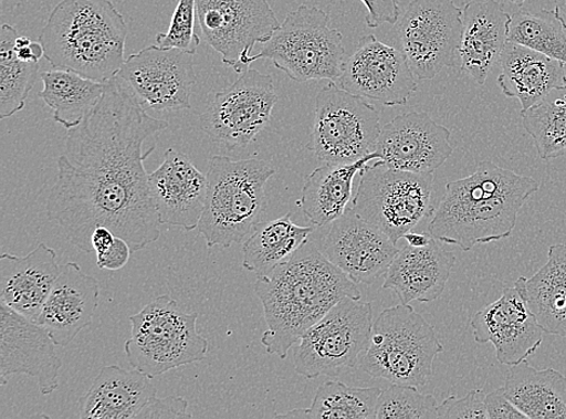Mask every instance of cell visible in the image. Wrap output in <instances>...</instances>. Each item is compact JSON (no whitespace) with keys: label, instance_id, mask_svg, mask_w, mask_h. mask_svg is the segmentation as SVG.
<instances>
[{"label":"cell","instance_id":"1","mask_svg":"<svg viewBox=\"0 0 566 419\" xmlns=\"http://www.w3.org/2000/svg\"><path fill=\"white\" fill-rule=\"evenodd\" d=\"M155 119L118 75L105 85L97 107L69 129L59 157L57 179L48 200V218L56 222L70 243L94 252L91 235L97 227L127 241L132 253L161 235L144 161L146 142L168 128Z\"/></svg>","mask_w":566,"mask_h":419},{"label":"cell","instance_id":"2","mask_svg":"<svg viewBox=\"0 0 566 419\" xmlns=\"http://www.w3.org/2000/svg\"><path fill=\"white\" fill-rule=\"evenodd\" d=\"M254 291L268 323L261 344L269 355L283 360L300 338L340 300H361L357 284L310 241L269 276L258 277Z\"/></svg>","mask_w":566,"mask_h":419},{"label":"cell","instance_id":"3","mask_svg":"<svg viewBox=\"0 0 566 419\" xmlns=\"http://www.w3.org/2000/svg\"><path fill=\"white\" fill-rule=\"evenodd\" d=\"M538 188L531 177L482 161L475 174L446 186L428 231L432 239L463 252L505 240L515 230L522 207Z\"/></svg>","mask_w":566,"mask_h":419},{"label":"cell","instance_id":"4","mask_svg":"<svg viewBox=\"0 0 566 419\" xmlns=\"http://www.w3.org/2000/svg\"><path fill=\"white\" fill-rule=\"evenodd\" d=\"M127 24L111 0H62L39 42L54 70L107 83L125 64Z\"/></svg>","mask_w":566,"mask_h":419},{"label":"cell","instance_id":"5","mask_svg":"<svg viewBox=\"0 0 566 419\" xmlns=\"http://www.w3.org/2000/svg\"><path fill=\"white\" fill-rule=\"evenodd\" d=\"M275 168L258 159L216 155L208 164L207 198L199 230L207 247L244 242L268 213L266 185Z\"/></svg>","mask_w":566,"mask_h":419},{"label":"cell","instance_id":"6","mask_svg":"<svg viewBox=\"0 0 566 419\" xmlns=\"http://www.w3.org/2000/svg\"><path fill=\"white\" fill-rule=\"evenodd\" d=\"M443 349L436 327L410 304H400L379 313L359 368L390 384L423 387Z\"/></svg>","mask_w":566,"mask_h":419},{"label":"cell","instance_id":"7","mask_svg":"<svg viewBox=\"0 0 566 419\" xmlns=\"http://www.w3.org/2000/svg\"><path fill=\"white\" fill-rule=\"evenodd\" d=\"M197 320L199 314L184 311L169 295L157 296L129 317L125 355L132 368L154 378L203 362L209 344Z\"/></svg>","mask_w":566,"mask_h":419},{"label":"cell","instance_id":"8","mask_svg":"<svg viewBox=\"0 0 566 419\" xmlns=\"http://www.w3.org/2000/svg\"><path fill=\"white\" fill-rule=\"evenodd\" d=\"M331 17L317 7L291 12L250 61L270 60L293 82H337L347 60L344 34L332 29Z\"/></svg>","mask_w":566,"mask_h":419},{"label":"cell","instance_id":"9","mask_svg":"<svg viewBox=\"0 0 566 419\" xmlns=\"http://www.w3.org/2000/svg\"><path fill=\"white\" fill-rule=\"evenodd\" d=\"M433 175L413 174L377 161L360 172L352 211L398 244L437 212Z\"/></svg>","mask_w":566,"mask_h":419},{"label":"cell","instance_id":"10","mask_svg":"<svg viewBox=\"0 0 566 419\" xmlns=\"http://www.w3.org/2000/svg\"><path fill=\"white\" fill-rule=\"evenodd\" d=\"M373 326V304L340 300L300 338L295 371L307 379L352 373L370 347Z\"/></svg>","mask_w":566,"mask_h":419},{"label":"cell","instance_id":"11","mask_svg":"<svg viewBox=\"0 0 566 419\" xmlns=\"http://www.w3.org/2000/svg\"><path fill=\"white\" fill-rule=\"evenodd\" d=\"M380 129L373 104L331 82L315 98L307 149L324 164H354L374 153Z\"/></svg>","mask_w":566,"mask_h":419},{"label":"cell","instance_id":"12","mask_svg":"<svg viewBox=\"0 0 566 419\" xmlns=\"http://www.w3.org/2000/svg\"><path fill=\"white\" fill-rule=\"evenodd\" d=\"M391 36L418 81H432L442 70L459 65L463 9L454 0H412Z\"/></svg>","mask_w":566,"mask_h":419},{"label":"cell","instance_id":"13","mask_svg":"<svg viewBox=\"0 0 566 419\" xmlns=\"http://www.w3.org/2000/svg\"><path fill=\"white\" fill-rule=\"evenodd\" d=\"M276 102L272 76L248 69L210 101L201 116L205 133L223 150H244L270 124Z\"/></svg>","mask_w":566,"mask_h":419},{"label":"cell","instance_id":"14","mask_svg":"<svg viewBox=\"0 0 566 419\" xmlns=\"http://www.w3.org/2000/svg\"><path fill=\"white\" fill-rule=\"evenodd\" d=\"M196 9L206 43L239 74L252 64L255 45L268 43L282 24L268 0H196Z\"/></svg>","mask_w":566,"mask_h":419},{"label":"cell","instance_id":"15","mask_svg":"<svg viewBox=\"0 0 566 419\" xmlns=\"http://www.w3.org/2000/svg\"><path fill=\"white\" fill-rule=\"evenodd\" d=\"M146 109L164 113L191 109L196 84L193 54L151 45L125 61L117 74Z\"/></svg>","mask_w":566,"mask_h":419},{"label":"cell","instance_id":"16","mask_svg":"<svg viewBox=\"0 0 566 419\" xmlns=\"http://www.w3.org/2000/svg\"><path fill=\"white\" fill-rule=\"evenodd\" d=\"M418 82L402 52L370 34L347 57L336 84L353 95L395 107L416 95Z\"/></svg>","mask_w":566,"mask_h":419},{"label":"cell","instance_id":"17","mask_svg":"<svg viewBox=\"0 0 566 419\" xmlns=\"http://www.w3.org/2000/svg\"><path fill=\"white\" fill-rule=\"evenodd\" d=\"M57 345L45 327L9 307L0 300V381L6 386L12 375L36 379L43 396L60 384L62 359Z\"/></svg>","mask_w":566,"mask_h":419},{"label":"cell","instance_id":"18","mask_svg":"<svg viewBox=\"0 0 566 419\" xmlns=\"http://www.w3.org/2000/svg\"><path fill=\"white\" fill-rule=\"evenodd\" d=\"M471 327L475 342L492 344L497 362L509 366L528 360L544 342L545 332L525 298L520 279L504 287L493 304L479 311Z\"/></svg>","mask_w":566,"mask_h":419},{"label":"cell","instance_id":"19","mask_svg":"<svg viewBox=\"0 0 566 419\" xmlns=\"http://www.w3.org/2000/svg\"><path fill=\"white\" fill-rule=\"evenodd\" d=\"M450 139L451 130L427 112H410L381 127L374 153L389 167L433 175L453 153Z\"/></svg>","mask_w":566,"mask_h":419},{"label":"cell","instance_id":"20","mask_svg":"<svg viewBox=\"0 0 566 419\" xmlns=\"http://www.w3.org/2000/svg\"><path fill=\"white\" fill-rule=\"evenodd\" d=\"M322 252L355 284L370 285L389 270L400 249L352 209L331 226Z\"/></svg>","mask_w":566,"mask_h":419},{"label":"cell","instance_id":"21","mask_svg":"<svg viewBox=\"0 0 566 419\" xmlns=\"http://www.w3.org/2000/svg\"><path fill=\"white\" fill-rule=\"evenodd\" d=\"M149 187L161 226L188 232L199 228L207 198V176L187 154L174 148L166 150L161 166L149 175Z\"/></svg>","mask_w":566,"mask_h":419},{"label":"cell","instance_id":"22","mask_svg":"<svg viewBox=\"0 0 566 419\" xmlns=\"http://www.w3.org/2000/svg\"><path fill=\"white\" fill-rule=\"evenodd\" d=\"M99 304V282L76 263L61 266L38 323L59 347H67L94 321Z\"/></svg>","mask_w":566,"mask_h":419},{"label":"cell","instance_id":"23","mask_svg":"<svg viewBox=\"0 0 566 419\" xmlns=\"http://www.w3.org/2000/svg\"><path fill=\"white\" fill-rule=\"evenodd\" d=\"M61 272L55 249L39 244L25 256H0V300L38 323Z\"/></svg>","mask_w":566,"mask_h":419},{"label":"cell","instance_id":"24","mask_svg":"<svg viewBox=\"0 0 566 419\" xmlns=\"http://www.w3.org/2000/svg\"><path fill=\"white\" fill-rule=\"evenodd\" d=\"M455 263V254L447 252L436 239L426 247L407 244L392 260L384 287L405 305L412 301L431 303L443 294Z\"/></svg>","mask_w":566,"mask_h":419},{"label":"cell","instance_id":"25","mask_svg":"<svg viewBox=\"0 0 566 419\" xmlns=\"http://www.w3.org/2000/svg\"><path fill=\"white\" fill-rule=\"evenodd\" d=\"M511 15L496 0H472L463 8L459 67L484 85L509 42Z\"/></svg>","mask_w":566,"mask_h":419},{"label":"cell","instance_id":"26","mask_svg":"<svg viewBox=\"0 0 566 419\" xmlns=\"http://www.w3.org/2000/svg\"><path fill=\"white\" fill-rule=\"evenodd\" d=\"M156 396L151 378L137 370L108 365L99 371L86 395L78 399V418L136 419Z\"/></svg>","mask_w":566,"mask_h":419},{"label":"cell","instance_id":"27","mask_svg":"<svg viewBox=\"0 0 566 419\" xmlns=\"http://www.w3.org/2000/svg\"><path fill=\"white\" fill-rule=\"evenodd\" d=\"M497 85L509 98L521 102L522 112L547 96L553 88L566 86L565 63L530 48L507 42L503 51Z\"/></svg>","mask_w":566,"mask_h":419},{"label":"cell","instance_id":"28","mask_svg":"<svg viewBox=\"0 0 566 419\" xmlns=\"http://www.w3.org/2000/svg\"><path fill=\"white\" fill-rule=\"evenodd\" d=\"M373 160H378L376 153L354 164H325L306 177L304 188L301 190L300 206L312 226H332L347 212L354 178Z\"/></svg>","mask_w":566,"mask_h":419},{"label":"cell","instance_id":"29","mask_svg":"<svg viewBox=\"0 0 566 419\" xmlns=\"http://www.w3.org/2000/svg\"><path fill=\"white\" fill-rule=\"evenodd\" d=\"M509 399L528 419H566V376L537 370L528 360L511 366L505 383Z\"/></svg>","mask_w":566,"mask_h":419},{"label":"cell","instance_id":"30","mask_svg":"<svg viewBox=\"0 0 566 419\" xmlns=\"http://www.w3.org/2000/svg\"><path fill=\"white\" fill-rule=\"evenodd\" d=\"M547 256V263L532 279L520 281L545 334L566 338V244L551 245Z\"/></svg>","mask_w":566,"mask_h":419},{"label":"cell","instance_id":"31","mask_svg":"<svg viewBox=\"0 0 566 419\" xmlns=\"http://www.w3.org/2000/svg\"><path fill=\"white\" fill-rule=\"evenodd\" d=\"M293 213L263 221L243 242V268L265 277L297 249L310 241L311 227H298Z\"/></svg>","mask_w":566,"mask_h":419},{"label":"cell","instance_id":"32","mask_svg":"<svg viewBox=\"0 0 566 419\" xmlns=\"http://www.w3.org/2000/svg\"><path fill=\"white\" fill-rule=\"evenodd\" d=\"M41 77V97L54 112V121L67 130L81 125L97 107L107 85L62 70L42 73Z\"/></svg>","mask_w":566,"mask_h":419},{"label":"cell","instance_id":"33","mask_svg":"<svg viewBox=\"0 0 566 419\" xmlns=\"http://www.w3.org/2000/svg\"><path fill=\"white\" fill-rule=\"evenodd\" d=\"M380 388L349 387L337 381L323 384L310 409L282 413L279 418L302 419H377Z\"/></svg>","mask_w":566,"mask_h":419},{"label":"cell","instance_id":"34","mask_svg":"<svg viewBox=\"0 0 566 419\" xmlns=\"http://www.w3.org/2000/svg\"><path fill=\"white\" fill-rule=\"evenodd\" d=\"M20 34L10 24L0 32V119L21 112L31 94L41 70L39 62H25L18 57L15 42Z\"/></svg>","mask_w":566,"mask_h":419},{"label":"cell","instance_id":"35","mask_svg":"<svg viewBox=\"0 0 566 419\" xmlns=\"http://www.w3.org/2000/svg\"><path fill=\"white\" fill-rule=\"evenodd\" d=\"M521 116L539 159L549 161L566 153V86L553 88Z\"/></svg>","mask_w":566,"mask_h":419},{"label":"cell","instance_id":"36","mask_svg":"<svg viewBox=\"0 0 566 419\" xmlns=\"http://www.w3.org/2000/svg\"><path fill=\"white\" fill-rule=\"evenodd\" d=\"M509 42L516 43L566 64V33L555 10L538 14L520 11L511 17Z\"/></svg>","mask_w":566,"mask_h":419},{"label":"cell","instance_id":"37","mask_svg":"<svg viewBox=\"0 0 566 419\" xmlns=\"http://www.w3.org/2000/svg\"><path fill=\"white\" fill-rule=\"evenodd\" d=\"M438 401L421 395L417 387L395 385L381 391L377 419H432L439 418Z\"/></svg>","mask_w":566,"mask_h":419},{"label":"cell","instance_id":"38","mask_svg":"<svg viewBox=\"0 0 566 419\" xmlns=\"http://www.w3.org/2000/svg\"><path fill=\"white\" fill-rule=\"evenodd\" d=\"M197 17L196 0H177V7L166 33L156 35V45L164 49H179L196 54L201 38L195 33Z\"/></svg>","mask_w":566,"mask_h":419},{"label":"cell","instance_id":"39","mask_svg":"<svg viewBox=\"0 0 566 419\" xmlns=\"http://www.w3.org/2000/svg\"><path fill=\"white\" fill-rule=\"evenodd\" d=\"M485 391L472 389L464 398L454 396L443 400L438 408L439 418L446 419H490L485 406Z\"/></svg>","mask_w":566,"mask_h":419},{"label":"cell","instance_id":"40","mask_svg":"<svg viewBox=\"0 0 566 419\" xmlns=\"http://www.w3.org/2000/svg\"><path fill=\"white\" fill-rule=\"evenodd\" d=\"M189 402L181 397H168L160 399L155 397L144 408L136 419H163V418H191Z\"/></svg>","mask_w":566,"mask_h":419},{"label":"cell","instance_id":"41","mask_svg":"<svg viewBox=\"0 0 566 419\" xmlns=\"http://www.w3.org/2000/svg\"><path fill=\"white\" fill-rule=\"evenodd\" d=\"M366 7L365 23L368 29H378L380 24H395L400 19L399 0H360Z\"/></svg>","mask_w":566,"mask_h":419},{"label":"cell","instance_id":"42","mask_svg":"<svg viewBox=\"0 0 566 419\" xmlns=\"http://www.w3.org/2000/svg\"><path fill=\"white\" fill-rule=\"evenodd\" d=\"M485 406L490 419H526V416L509 399L504 387L486 395Z\"/></svg>","mask_w":566,"mask_h":419},{"label":"cell","instance_id":"43","mask_svg":"<svg viewBox=\"0 0 566 419\" xmlns=\"http://www.w3.org/2000/svg\"><path fill=\"white\" fill-rule=\"evenodd\" d=\"M132 255V249L126 240L115 235L113 244L99 255H96L101 270L118 271L124 269Z\"/></svg>","mask_w":566,"mask_h":419},{"label":"cell","instance_id":"44","mask_svg":"<svg viewBox=\"0 0 566 419\" xmlns=\"http://www.w3.org/2000/svg\"><path fill=\"white\" fill-rule=\"evenodd\" d=\"M15 52L20 60L39 62L44 57V48L41 42H33L30 38L19 35L15 42Z\"/></svg>","mask_w":566,"mask_h":419},{"label":"cell","instance_id":"45","mask_svg":"<svg viewBox=\"0 0 566 419\" xmlns=\"http://www.w3.org/2000/svg\"><path fill=\"white\" fill-rule=\"evenodd\" d=\"M115 240V233L105 227H97L91 235V245L96 255L107 251Z\"/></svg>","mask_w":566,"mask_h":419},{"label":"cell","instance_id":"46","mask_svg":"<svg viewBox=\"0 0 566 419\" xmlns=\"http://www.w3.org/2000/svg\"><path fill=\"white\" fill-rule=\"evenodd\" d=\"M403 240H406L407 244H410L412 247H426L431 242L432 235L430 234V232L412 231L405 234Z\"/></svg>","mask_w":566,"mask_h":419},{"label":"cell","instance_id":"47","mask_svg":"<svg viewBox=\"0 0 566 419\" xmlns=\"http://www.w3.org/2000/svg\"><path fill=\"white\" fill-rule=\"evenodd\" d=\"M553 2H555L556 17L566 30V0H553Z\"/></svg>","mask_w":566,"mask_h":419},{"label":"cell","instance_id":"48","mask_svg":"<svg viewBox=\"0 0 566 419\" xmlns=\"http://www.w3.org/2000/svg\"><path fill=\"white\" fill-rule=\"evenodd\" d=\"M505 2H509L511 4H515L517 7H523V4L526 2V0H505Z\"/></svg>","mask_w":566,"mask_h":419}]
</instances>
